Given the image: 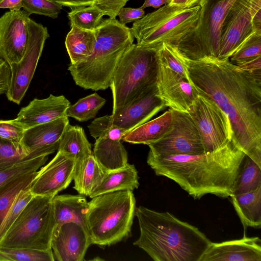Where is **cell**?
Wrapping results in <instances>:
<instances>
[{
  "instance_id": "cell-24",
  "label": "cell",
  "mask_w": 261,
  "mask_h": 261,
  "mask_svg": "<svg viewBox=\"0 0 261 261\" xmlns=\"http://www.w3.org/2000/svg\"><path fill=\"white\" fill-rule=\"evenodd\" d=\"M139 186L138 171L135 166L127 163L124 167L106 172L101 181L89 196L92 198L102 194L117 191H133Z\"/></svg>"
},
{
  "instance_id": "cell-18",
  "label": "cell",
  "mask_w": 261,
  "mask_h": 261,
  "mask_svg": "<svg viewBox=\"0 0 261 261\" xmlns=\"http://www.w3.org/2000/svg\"><path fill=\"white\" fill-rule=\"evenodd\" d=\"M156 87L166 107L178 111L187 112L198 94L192 84L160 62Z\"/></svg>"
},
{
  "instance_id": "cell-29",
  "label": "cell",
  "mask_w": 261,
  "mask_h": 261,
  "mask_svg": "<svg viewBox=\"0 0 261 261\" xmlns=\"http://www.w3.org/2000/svg\"><path fill=\"white\" fill-rule=\"evenodd\" d=\"M58 150L71 155L75 161L93 154L91 144L84 129L78 125H71L69 123L62 134Z\"/></svg>"
},
{
  "instance_id": "cell-49",
  "label": "cell",
  "mask_w": 261,
  "mask_h": 261,
  "mask_svg": "<svg viewBox=\"0 0 261 261\" xmlns=\"http://www.w3.org/2000/svg\"><path fill=\"white\" fill-rule=\"evenodd\" d=\"M171 0H144L142 6L140 7L144 9L149 7H152L155 9L159 8L163 5L169 3Z\"/></svg>"
},
{
  "instance_id": "cell-11",
  "label": "cell",
  "mask_w": 261,
  "mask_h": 261,
  "mask_svg": "<svg viewBox=\"0 0 261 261\" xmlns=\"http://www.w3.org/2000/svg\"><path fill=\"white\" fill-rule=\"evenodd\" d=\"M28 41L22 59L10 65L11 71L7 99L19 105L28 89L41 56L45 42L49 37L46 27L30 17L28 19Z\"/></svg>"
},
{
  "instance_id": "cell-48",
  "label": "cell",
  "mask_w": 261,
  "mask_h": 261,
  "mask_svg": "<svg viewBox=\"0 0 261 261\" xmlns=\"http://www.w3.org/2000/svg\"><path fill=\"white\" fill-rule=\"evenodd\" d=\"M203 0H171L169 3L184 8H191L200 5Z\"/></svg>"
},
{
  "instance_id": "cell-31",
  "label": "cell",
  "mask_w": 261,
  "mask_h": 261,
  "mask_svg": "<svg viewBox=\"0 0 261 261\" xmlns=\"http://www.w3.org/2000/svg\"><path fill=\"white\" fill-rule=\"evenodd\" d=\"M37 172L23 175L0 189V229L16 197L22 190L31 186Z\"/></svg>"
},
{
  "instance_id": "cell-36",
  "label": "cell",
  "mask_w": 261,
  "mask_h": 261,
  "mask_svg": "<svg viewBox=\"0 0 261 261\" xmlns=\"http://www.w3.org/2000/svg\"><path fill=\"white\" fill-rule=\"evenodd\" d=\"M52 249L0 248V261H54Z\"/></svg>"
},
{
  "instance_id": "cell-25",
  "label": "cell",
  "mask_w": 261,
  "mask_h": 261,
  "mask_svg": "<svg viewBox=\"0 0 261 261\" xmlns=\"http://www.w3.org/2000/svg\"><path fill=\"white\" fill-rule=\"evenodd\" d=\"M172 115L170 109L159 117L139 125L126 133L122 140L132 144L147 145L155 142L170 129Z\"/></svg>"
},
{
  "instance_id": "cell-32",
  "label": "cell",
  "mask_w": 261,
  "mask_h": 261,
  "mask_svg": "<svg viewBox=\"0 0 261 261\" xmlns=\"http://www.w3.org/2000/svg\"><path fill=\"white\" fill-rule=\"evenodd\" d=\"M106 100L94 93L80 98L67 109L65 116L72 117L80 122L87 121L94 118Z\"/></svg>"
},
{
  "instance_id": "cell-12",
  "label": "cell",
  "mask_w": 261,
  "mask_h": 261,
  "mask_svg": "<svg viewBox=\"0 0 261 261\" xmlns=\"http://www.w3.org/2000/svg\"><path fill=\"white\" fill-rule=\"evenodd\" d=\"M169 109L171 127L161 139L147 144L148 153L166 156L204 153L198 129L189 113Z\"/></svg>"
},
{
  "instance_id": "cell-4",
  "label": "cell",
  "mask_w": 261,
  "mask_h": 261,
  "mask_svg": "<svg viewBox=\"0 0 261 261\" xmlns=\"http://www.w3.org/2000/svg\"><path fill=\"white\" fill-rule=\"evenodd\" d=\"M94 32L91 55L80 63L70 64L68 70L77 86L96 91L110 87L120 59L135 38L130 29L116 18L102 20Z\"/></svg>"
},
{
  "instance_id": "cell-41",
  "label": "cell",
  "mask_w": 261,
  "mask_h": 261,
  "mask_svg": "<svg viewBox=\"0 0 261 261\" xmlns=\"http://www.w3.org/2000/svg\"><path fill=\"white\" fill-rule=\"evenodd\" d=\"M24 130L12 120L0 119V138L20 143Z\"/></svg>"
},
{
  "instance_id": "cell-47",
  "label": "cell",
  "mask_w": 261,
  "mask_h": 261,
  "mask_svg": "<svg viewBox=\"0 0 261 261\" xmlns=\"http://www.w3.org/2000/svg\"><path fill=\"white\" fill-rule=\"evenodd\" d=\"M22 8V0H3L0 9H9L10 11H19Z\"/></svg>"
},
{
  "instance_id": "cell-9",
  "label": "cell",
  "mask_w": 261,
  "mask_h": 261,
  "mask_svg": "<svg viewBox=\"0 0 261 261\" xmlns=\"http://www.w3.org/2000/svg\"><path fill=\"white\" fill-rule=\"evenodd\" d=\"M237 1H202L197 25L175 45L186 58L196 61L218 57L222 23Z\"/></svg>"
},
{
  "instance_id": "cell-38",
  "label": "cell",
  "mask_w": 261,
  "mask_h": 261,
  "mask_svg": "<svg viewBox=\"0 0 261 261\" xmlns=\"http://www.w3.org/2000/svg\"><path fill=\"white\" fill-rule=\"evenodd\" d=\"M32 159L20 143L0 138V170Z\"/></svg>"
},
{
  "instance_id": "cell-28",
  "label": "cell",
  "mask_w": 261,
  "mask_h": 261,
  "mask_svg": "<svg viewBox=\"0 0 261 261\" xmlns=\"http://www.w3.org/2000/svg\"><path fill=\"white\" fill-rule=\"evenodd\" d=\"M70 28L65 43L70 64H74L84 61L91 55L96 37L94 31L83 30L73 25H70Z\"/></svg>"
},
{
  "instance_id": "cell-6",
  "label": "cell",
  "mask_w": 261,
  "mask_h": 261,
  "mask_svg": "<svg viewBox=\"0 0 261 261\" xmlns=\"http://www.w3.org/2000/svg\"><path fill=\"white\" fill-rule=\"evenodd\" d=\"M160 47L133 43L123 54L110 86L113 95V111L124 107L156 86Z\"/></svg>"
},
{
  "instance_id": "cell-7",
  "label": "cell",
  "mask_w": 261,
  "mask_h": 261,
  "mask_svg": "<svg viewBox=\"0 0 261 261\" xmlns=\"http://www.w3.org/2000/svg\"><path fill=\"white\" fill-rule=\"evenodd\" d=\"M200 10V5L184 8L168 3L134 22L130 29L139 45H175L196 27Z\"/></svg>"
},
{
  "instance_id": "cell-22",
  "label": "cell",
  "mask_w": 261,
  "mask_h": 261,
  "mask_svg": "<svg viewBox=\"0 0 261 261\" xmlns=\"http://www.w3.org/2000/svg\"><path fill=\"white\" fill-rule=\"evenodd\" d=\"M200 261H261V240L244 236L240 239L211 242Z\"/></svg>"
},
{
  "instance_id": "cell-19",
  "label": "cell",
  "mask_w": 261,
  "mask_h": 261,
  "mask_svg": "<svg viewBox=\"0 0 261 261\" xmlns=\"http://www.w3.org/2000/svg\"><path fill=\"white\" fill-rule=\"evenodd\" d=\"M91 242L87 232L75 223L54 228L51 241L55 259L59 261H83Z\"/></svg>"
},
{
  "instance_id": "cell-40",
  "label": "cell",
  "mask_w": 261,
  "mask_h": 261,
  "mask_svg": "<svg viewBox=\"0 0 261 261\" xmlns=\"http://www.w3.org/2000/svg\"><path fill=\"white\" fill-rule=\"evenodd\" d=\"M22 8L29 16L36 14L56 18L63 6L49 0H22Z\"/></svg>"
},
{
  "instance_id": "cell-13",
  "label": "cell",
  "mask_w": 261,
  "mask_h": 261,
  "mask_svg": "<svg viewBox=\"0 0 261 261\" xmlns=\"http://www.w3.org/2000/svg\"><path fill=\"white\" fill-rule=\"evenodd\" d=\"M261 0H237L222 23L217 58L229 59L241 44L256 31L253 22Z\"/></svg>"
},
{
  "instance_id": "cell-50",
  "label": "cell",
  "mask_w": 261,
  "mask_h": 261,
  "mask_svg": "<svg viewBox=\"0 0 261 261\" xmlns=\"http://www.w3.org/2000/svg\"><path fill=\"white\" fill-rule=\"evenodd\" d=\"M3 0H0V3L3 1Z\"/></svg>"
},
{
  "instance_id": "cell-35",
  "label": "cell",
  "mask_w": 261,
  "mask_h": 261,
  "mask_svg": "<svg viewBox=\"0 0 261 261\" xmlns=\"http://www.w3.org/2000/svg\"><path fill=\"white\" fill-rule=\"evenodd\" d=\"M48 155L28 160L0 170V189L16 178L37 171L45 164Z\"/></svg>"
},
{
  "instance_id": "cell-42",
  "label": "cell",
  "mask_w": 261,
  "mask_h": 261,
  "mask_svg": "<svg viewBox=\"0 0 261 261\" xmlns=\"http://www.w3.org/2000/svg\"><path fill=\"white\" fill-rule=\"evenodd\" d=\"M129 0H93L91 5L99 9L104 15L115 19L120 10Z\"/></svg>"
},
{
  "instance_id": "cell-15",
  "label": "cell",
  "mask_w": 261,
  "mask_h": 261,
  "mask_svg": "<svg viewBox=\"0 0 261 261\" xmlns=\"http://www.w3.org/2000/svg\"><path fill=\"white\" fill-rule=\"evenodd\" d=\"M75 160L71 155L58 150L55 157L38 171L30 191L33 196L54 197L73 180Z\"/></svg>"
},
{
  "instance_id": "cell-2",
  "label": "cell",
  "mask_w": 261,
  "mask_h": 261,
  "mask_svg": "<svg viewBox=\"0 0 261 261\" xmlns=\"http://www.w3.org/2000/svg\"><path fill=\"white\" fill-rule=\"evenodd\" d=\"M245 155L231 141L215 151L198 154L148 153L147 163L156 175L173 180L195 199L208 194L227 198L233 194Z\"/></svg>"
},
{
  "instance_id": "cell-30",
  "label": "cell",
  "mask_w": 261,
  "mask_h": 261,
  "mask_svg": "<svg viewBox=\"0 0 261 261\" xmlns=\"http://www.w3.org/2000/svg\"><path fill=\"white\" fill-rule=\"evenodd\" d=\"M259 187H261V167L245 155L239 169L232 194L247 193Z\"/></svg>"
},
{
  "instance_id": "cell-39",
  "label": "cell",
  "mask_w": 261,
  "mask_h": 261,
  "mask_svg": "<svg viewBox=\"0 0 261 261\" xmlns=\"http://www.w3.org/2000/svg\"><path fill=\"white\" fill-rule=\"evenodd\" d=\"M31 186L22 190L14 200L0 229V240L5 234L23 209L34 196L30 191Z\"/></svg>"
},
{
  "instance_id": "cell-5",
  "label": "cell",
  "mask_w": 261,
  "mask_h": 261,
  "mask_svg": "<svg viewBox=\"0 0 261 261\" xmlns=\"http://www.w3.org/2000/svg\"><path fill=\"white\" fill-rule=\"evenodd\" d=\"M91 199L86 217L91 244L109 246L127 238L131 232L136 210L133 191H117Z\"/></svg>"
},
{
  "instance_id": "cell-3",
  "label": "cell",
  "mask_w": 261,
  "mask_h": 261,
  "mask_svg": "<svg viewBox=\"0 0 261 261\" xmlns=\"http://www.w3.org/2000/svg\"><path fill=\"white\" fill-rule=\"evenodd\" d=\"M140 229L134 243L155 261H200L211 241L197 227L168 212L136 208Z\"/></svg>"
},
{
  "instance_id": "cell-34",
  "label": "cell",
  "mask_w": 261,
  "mask_h": 261,
  "mask_svg": "<svg viewBox=\"0 0 261 261\" xmlns=\"http://www.w3.org/2000/svg\"><path fill=\"white\" fill-rule=\"evenodd\" d=\"M103 13L93 5L74 8L68 13L70 25L94 31L102 20Z\"/></svg>"
},
{
  "instance_id": "cell-20",
  "label": "cell",
  "mask_w": 261,
  "mask_h": 261,
  "mask_svg": "<svg viewBox=\"0 0 261 261\" xmlns=\"http://www.w3.org/2000/svg\"><path fill=\"white\" fill-rule=\"evenodd\" d=\"M69 123L64 116L25 129L21 144L33 158L48 155L58 150L62 134Z\"/></svg>"
},
{
  "instance_id": "cell-17",
  "label": "cell",
  "mask_w": 261,
  "mask_h": 261,
  "mask_svg": "<svg viewBox=\"0 0 261 261\" xmlns=\"http://www.w3.org/2000/svg\"><path fill=\"white\" fill-rule=\"evenodd\" d=\"M165 107L155 86L124 107L112 111V123L127 133L149 120Z\"/></svg>"
},
{
  "instance_id": "cell-27",
  "label": "cell",
  "mask_w": 261,
  "mask_h": 261,
  "mask_svg": "<svg viewBox=\"0 0 261 261\" xmlns=\"http://www.w3.org/2000/svg\"><path fill=\"white\" fill-rule=\"evenodd\" d=\"M244 229L261 227V187L250 192L230 196Z\"/></svg>"
},
{
  "instance_id": "cell-37",
  "label": "cell",
  "mask_w": 261,
  "mask_h": 261,
  "mask_svg": "<svg viewBox=\"0 0 261 261\" xmlns=\"http://www.w3.org/2000/svg\"><path fill=\"white\" fill-rule=\"evenodd\" d=\"M261 56V31H256L245 40L229 58L238 66Z\"/></svg>"
},
{
  "instance_id": "cell-33",
  "label": "cell",
  "mask_w": 261,
  "mask_h": 261,
  "mask_svg": "<svg viewBox=\"0 0 261 261\" xmlns=\"http://www.w3.org/2000/svg\"><path fill=\"white\" fill-rule=\"evenodd\" d=\"M158 56L159 62L162 65L173 70L192 84L185 57L176 46L163 43L159 48Z\"/></svg>"
},
{
  "instance_id": "cell-23",
  "label": "cell",
  "mask_w": 261,
  "mask_h": 261,
  "mask_svg": "<svg viewBox=\"0 0 261 261\" xmlns=\"http://www.w3.org/2000/svg\"><path fill=\"white\" fill-rule=\"evenodd\" d=\"M55 228L67 223H75L88 233L87 211L88 202L82 195H56L53 198Z\"/></svg>"
},
{
  "instance_id": "cell-14",
  "label": "cell",
  "mask_w": 261,
  "mask_h": 261,
  "mask_svg": "<svg viewBox=\"0 0 261 261\" xmlns=\"http://www.w3.org/2000/svg\"><path fill=\"white\" fill-rule=\"evenodd\" d=\"M88 127L96 139L93 154L105 171L118 170L127 164V153L121 142L126 133L112 123L111 115L95 119Z\"/></svg>"
},
{
  "instance_id": "cell-43",
  "label": "cell",
  "mask_w": 261,
  "mask_h": 261,
  "mask_svg": "<svg viewBox=\"0 0 261 261\" xmlns=\"http://www.w3.org/2000/svg\"><path fill=\"white\" fill-rule=\"evenodd\" d=\"M145 14L143 9L132 8L123 7L119 11L118 16L119 18V22L125 25L126 23L135 22L142 18Z\"/></svg>"
},
{
  "instance_id": "cell-10",
  "label": "cell",
  "mask_w": 261,
  "mask_h": 261,
  "mask_svg": "<svg viewBox=\"0 0 261 261\" xmlns=\"http://www.w3.org/2000/svg\"><path fill=\"white\" fill-rule=\"evenodd\" d=\"M187 112L198 129L204 152L215 151L231 141L229 119L209 97L198 93Z\"/></svg>"
},
{
  "instance_id": "cell-1",
  "label": "cell",
  "mask_w": 261,
  "mask_h": 261,
  "mask_svg": "<svg viewBox=\"0 0 261 261\" xmlns=\"http://www.w3.org/2000/svg\"><path fill=\"white\" fill-rule=\"evenodd\" d=\"M185 59L192 84L227 116L231 142L261 167V83L229 59Z\"/></svg>"
},
{
  "instance_id": "cell-44",
  "label": "cell",
  "mask_w": 261,
  "mask_h": 261,
  "mask_svg": "<svg viewBox=\"0 0 261 261\" xmlns=\"http://www.w3.org/2000/svg\"><path fill=\"white\" fill-rule=\"evenodd\" d=\"M246 71L257 81L261 83V56L237 66Z\"/></svg>"
},
{
  "instance_id": "cell-46",
  "label": "cell",
  "mask_w": 261,
  "mask_h": 261,
  "mask_svg": "<svg viewBox=\"0 0 261 261\" xmlns=\"http://www.w3.org/2000/svg\"><path fill=\"white\" fill-rule=\"evenodd\" d=\"M62 5L74 8L80 6H87L92 4L93 0H49Z\"/></svg>"
},
{
  "instance_id": "cell-8",
  "label": "cell",
  "mask_w": 261,
  "mask_h": 261,
  "mask_svg": "<svg viewBox=\"0 0 261 261\" xmlns=\"http://www.w3.org/2000/svg\"><path fill=\"white\" fill-rule=\"evenodd\" d=\"M53 197L34 196L0 240V248L51 249Z\"/></svg>"
},
{
  "instance_id": "cell-16",
  "label": "cell",
  "mask_w": 261,
  "mask_h": 261,
  "mask_svg": "<svg viewBox=\"0 0 261 261\" xmlns=\"http://www.w3.org/2000/svg\"><path fill=\"white\" fill-rule=\"evenodd\" d=\"M24 10L9 11L0 17V57L9 65L20 62L28 41V19Z\"/></svg>"
},
{
  "instance_id": "cell-26",
  "label": "cell",
  "mask_w": 261,
  "mask_h": 261,
  "mask_svg": "<svg viewBox=\"0 0 261 261\" xmlns=\"http://www.w3.org/2000/svg\"><path fill=\"white\" fill-rule=\"evenodd\" d=\"M106 172L93 154L76 161L73 188L79 194L89 196L101 181Z\"/></svg>"
},
{
  "instance_id": "cell-21",
  "label": "cell",
  "mask_w": 261,
  "mask_h": 261,
  "mask_svg": "<svg viewBox=\"0 0 261 261\" xmlns=\"http://www.w3.org/2000/svg\"><path fill=\"white\" fill-rule=\"evenodd\" d=\"M70 101L63 95L50 94L45 98H34L22 108L12 120L26 129L65 116Z\"/></svg>"
},
{
  "instance_id": "cell-45",
  "label": "cell",
  "mask_w": 261,
  "mask_h": 261,
  "mask_svg": "<svg viewBox=\"0 0 261 261\" xmlns=\"http://www.w3.org/2000/svg\"><path fill=\"white\" fill-rule=\"evenodd\" d=\"M11 77L10 65L0 57V95L6 93L9 87Z\"/></svg>"
}]
</instances>
